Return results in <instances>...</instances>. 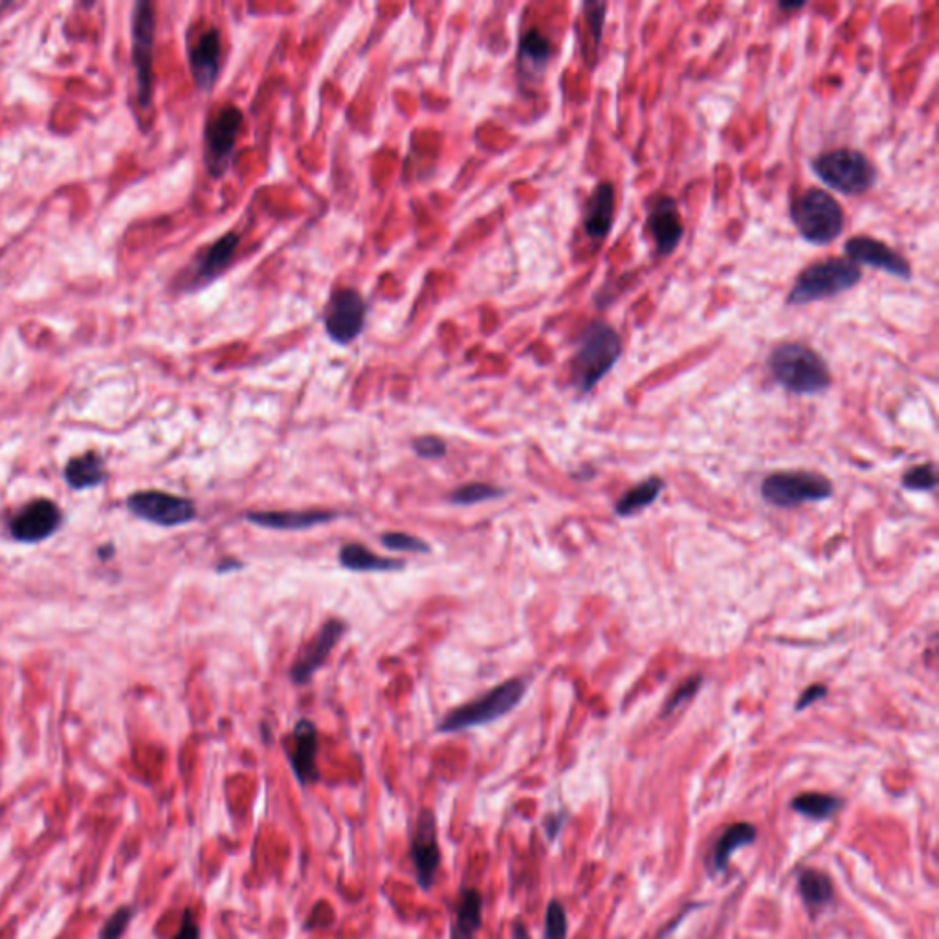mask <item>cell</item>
I'll return each instance as SVG.
<instances>
[{
  "instance_id": "34",
  "label": "cell",
  "mask_w": 939,
  "mask_h": 939,
  "mask_svg": "<svg viewBox=\"0 0 939 939\" xmlns=\"http://www.w3.org/2000/svg\"><path fill=\"white\" fill-rule=\"evenodd\" d=\"M567 916L560 901H550L545 914L544 939H566Z\"/></svg>"
},
{
  "instance_id": "15",
  "label": "cell",
  "mask_w": 939,
  "mask_h": 939,
  "mask_svg": "<svg viewBox=\"0 0 939 939\" xmlns=\"http://www.w3.org/2000/svg\"><path fill=\"white\" fill-rule=\"evenodd\" d=\"M646 230L650 233L659 255L668 257V255L674 254L683 241V235H685L683 217H681L680 206L674 198L662 195L648 206Z\"/></svg>"
},
{
  "instance_id": "28",
  "label": "cell",
  "mask_w": 939,
  "mask_h": 939,
  "mask_svg": "<svg viewBox=\"0 0 939 939\" xmlns=\"http://www.w3.org/2000/svg\"><path fill=\"white\" fill-rule=\"evenodd\" d=\"M841 800L824 792H803L791 802L792 810L800 815L810 816L813 821H826L838 811Z\"/></svg>"
},
{
  "instance_id": "5",
  "label": "cell",
  "mask_w": 939,
  "mask_h": 939,
  "mask_svg": "<svg viewBox=\"0 0 939 939\" xmlns=\"http://www.w3.org/2000/svg\"><path fill=\"white\" fill-rule=\"evenodd\" d=\"M816 178L841 195H865L878 184V167L857 149L841 148L822 153L811 162Z\"/></svg>"
},
{
  "instance_id": "29",
  "label": "cell",
  "mask_w": 939,
  "mask_h": 939,
  "mask_svg": "<svg viewBox=\"0 0 939 939\" xmlns=\"http://www.w3.org/2000/svg\"><path fill=\"white\" fill-rule=\"evenodd\" d=\"M521 62L532 72H542L550 59V43L540 30H529L520 43Z\"/></svg>"
},
{
  "instance_id": "26",
  "label": "cell",
  "mask_w": 939,
  "mask_h": 939,
  "mask_svg": "<svg viewBox=\"0 0 939 939\" xmlns=\"http://www.w3.org/2000/svg\"><path fill=\"white\" fill-rule=\"evenodd\" d=\"M662 488H664V482L661 477H648L646 482L639 483L637 487L629 488L628 492L624 494L615 507V512L623 518H628L640 510L648 509L661 496Z\"/></svg>"
},
{
  "instance_id": "12",
  "label": "cell",
  "mask_w": 939,
  "mask_h": 939,
  "mask_svg": "<svg viewBox=\"0 0 939 939\" xmlns=\"http://www.w3.org/2000/svg\"><path fill=\"white\" fill-rule=\"evenodd\" d=\"M844 254L846 259L851 260L855 265L868 266L879 273L889 274L894 278L911 281L912 266L897 250L890 248L889 244L879 241V239L870 237V235H857L844 243Z\"/></svg>"
},
{
  "instance_id": "8",
  "label": "cell",
  "mask_w": 939,
  "mask_h": 939,
  "mask_svg": "<svg viewBox=\"0 0 939 939\" xmlns=\"http://www.w3.org/2000/svg\"><path fill=\"white\" fill-rule=\"evenodd\" d=\"M156 18L148 0H138L132 10V65L137 70L138 105L151 107L153 102V54Z\"/></svg>"
},
{
  "instance_id": "4",
  "label": "cell",
  "mask_w": 939,
  "mask_h": 939,
  "mask_svg": "<svg viewBox=\"0 0 939 939\" xmlns=\"http://www.w3.org/2000/svg\"><path fill=\"white\" fill-rule=\"evenodd\" d=\"M526 688H529L526 681L520 680V677L503 681L501 685L494 686L492 691H488L487 694L464 703L461 707L447 714L441 723L437 724V732L453 734V732L498 721L499 718L512 712L523 702Z\"/></svg>"
},
{
  "instance_id": "36",
  "label": "cell",
  "mask_w": 939,
  "mask_h": 939,
  "mask_svg": "<svg viewBox=\"0 0 939 939\" xmlns=\"http://www.w3.org/2000/svg\"><path fill=\"white\" fill-rule=\"evenodd\" d=\"M586 21H588L589 30L593 34L594 46H599L602 30H604V21H606L607 4L604 2H588L586 7Z\"/></svg>"
},
{
  "instance_id": "41",
  "label": "cell",
  "mask_w": 939,
  "mask_h": 939,
  "mask_svg": "<svg viewBox=\"0 0 939 939\" xmlns=\"http://www.w3.org/2000/svg\"><path fill=\"white\" fill-rule=\"evenodd\" d=\"M512 939H531V934H529V930H526L523 923H514V927H512Z\"/></svg>"
},
{
  "instance_id": "24",
  "label": "cell",
  "mask_w": 939,
  "mask_h": 939,
  "mask_svg": "<svg viewBox=\"0 0 939 939\" xmlns=\"http://www.w3.org/2000/svg\"><path fill=\"white\" fill-rule=\"evenodd\" d=\"M105 463L96 452H86L80 457L70 459L65 468V479L74 490L100 487L105 482Z\"/></svg>"
},
{
  "instance_id": "22",
  "label": "cell",
  "mask_w": 939,
  "mask_h": 939,
  "mask_svg": "<svg viewBox=\"0 0 939 939\" xmlns=\"http://www.w3.org/2000/svg\"><path fill=\"white\" fill-rule=\"evenodd\" d=\"M338 561L347 571L391 572L406 569V561L374 555L362 544H347L338 553Z\"/></svg>"
},
{
  "instance_id": "23",
  "label": "cell",
  "mask_w": 939,
  "mask_h": 939,
  "mask_svg": "<svg viewBox=\"0 0 939 939\" xmlns=\"http://www.w3.org/2000/svg\"><path fill=\"white\" fill-rule=\"evenodd\" d=\"M483 925V895L476 889H464L450 928V939H476Z\"/></svg>"
},
{
  "instance_id": "30",
  "label": "cell",
  "mask_w": 939,
  "mask_h": 939,
  "mask_svg": "<svg viewBox=\"0 0 939 939\" xmlns=\"http://www.w3.org/2000/svg\"><path fill=\"white\" fill-rule=\"evenodd\" d=\"M503 488L496 487L492 483L474 482L455 488L448 496V501L459 505V507H470V505L485 503V501L503 498Z\"/></svg>"
},
{
  "instance_id": "1",
  "label": "cell",
  "mask_w": 939,
  "mask_h": 939,
  "mask_svg": "<svg viewBox=\"0 0 939 939\" xmlns=\"http://www.w3.org/2000/svg\"><path fill=\"white\" fill-rule=\"evenodd\" d=\"M767 368L776 384L795 395H822L832 387L826 360L800 341L776 346L767 358Z\"/></svg>"
},
{
  "instance_id": "7",
  "label": "cell",
  "mask_w": 939,
  "mask_h": 939,
  "mask_svg": "<svg viewBox=\"0 0 939 939\" xmlns=\"http://www.w3.org/2000/svg\"><path fill=\"white\" fill-rule=\"evenodd\" d=\"M760 490H762V498L773 507L792 509L798 505L816 503L832 498L833 483L826 476L815 472L789 470V472H776L765 477Z\"/></svg>"
},
{
  "instance_id": "40",
  "label": "cell",
  "mask_w": 939,
  "mask_h": 939,
  "mask_svg": "<svg viewBox=\"0 0 939 939\" xmlns=\"http://www.w3.org/2000/svg\"><path fill=\"white\" fill-rule=\"evenodd\" d=\"M243 567L244 564L241 560H235V558H224V560L217 564V572H219V575H227V572L241 571Z\"/></svg>"
},
{
  "instance_id": "20",
  "label": "cell",
  "mask_w": 939,
  "mask_h": 939,
  "mask_svg": "<svg viewBox=\"0 0 939 939\" xmlns=\"http://www.w3.org/2000/svg\"><path fill=\"white\" fill-rule=\"evenodd\" d=\"M221 45L219 30L211 28L198 35L195 45L189 48L193 80L200 91H210L211 86L216 85L221 70Z\"/></svg>"
},
{
  "instance_id": "16",
  "label": "cell",
  "mask_w": 939,
  "mask_h": 939,
  "mask_svg": "<svg viewBox=\"0 0 939 939\" xmlns=\"http://www.w3.org/2000/svg\"><path fill=\"white\" fill-rule=\"evenodd\" d=\"M61 525V510L50 499H35L13 515L10 532L21 544H39Z\"/></svg>"
},
{
  "instance_id": "38",
  "label": "cell",
  "mask_w": 939,
  "mask_h": 939,
  "mask_svg": "<svg viewBox=\"0 0 939 939\" xmlns=\"http://www.w3.org/2000/svg\"><path fill=\"white\" fill-rule=\"evenodd\" d=\"M827 694V686L821 685V683H816V685H811L802 692V696L798 699L797 710H803L805 707H811L813 703L821 702L824 699Z\"/></svg>"
},
{
  "instance_id": "14",
  "label": "cell",
  "mask_w": 939,
  "mask_h": 939,
  "mask_svg": "<svg viewBox=\"0 0 939 939\" xmlns=\"http://www.w3.org/2000/svg\"><path fill=\"white\" fill-rule=\"evenodd\" d=\"M346 629L347 624L340 618H331L323 624L316 637L301 648L300 656L290 668L292 683L306 685L312 680V675L316 674L317 670L325 664L328 656L340 642L341 635L346 634Z\"/></svg>"
},
{
  "instance_id": "18",
  "label": "cell",
  "mask_w": 939,
  "mask_h": 939,
  "mask_svg": "<svg viewBox=\"0 0 939 939\" xmlns=\"http://www.w3.org/2000/svg\"><path fill=\"white\" fill-rule=\"evenodd\" d=\"M334 510H250L244 520L252 525L273 531H306L312 526L327 525L338 518Z\"/></svg>"
},
{
  "instance_id": "21",
  "label": "cell",
  "mask_w": 939,
  "mask_h": 939,
  "mask_svg": "<svg viewBox=\"0 0 939 939\" xmlns=\"http://www.w3.org/2000/svg\"><path fill=\"white\" fill-rule=\"evenodd\" d=\"M615 221V189L610 182H600L589 195L583 210V232L593 241H604Z\"/></svg>"
},
{
  "instance_id": "33",
  "label": "cell",
  "mask_w": 939,
  "mask_h": 939,
  "mask_svg": "<svg viewBox=\"0 0 939 939\" xmlns=\"http://www.w3.org/2000/svg\"><path fill=\"white\" fill-rule=\"evenodd\" d=\"M135 917V908L132 906H119L118 911L114 912L113 916L108 917L102 930H100V939H121L127 932L130 921Z\"/></svg>"
},
{
  "instance_id": "19",
  "label": "cell",
  "mask_w": 939,
  "mask_h": 939,
  "mask_svg": "<svg viewBox=\"0 0 939 939\" xmlns=\"http://www.w3.org/2000/svg\"><path fill=\"white\" fill-rule=\"evenodd\" d=\"M292 745L289 751L290 767L301 786L306 787L317 781V729L311 719H300L292 730Z\"/></svg>"
},
{
  "instance_id": "31",
  "label": "cell",
  "mask_w": 939,
  "mask_h": 939,
  "mask_svg": "<svg viewBox=\"0 0 939 939\" xmlns=\"http://www.w3.org/2000/svg\"><path fill=\"white\" fill-rule=\"evenodd\" d=\"M903 487L912 492H932L938 488V470L936 464L925 463L908 470L903 476Z\"/></svg>"
},
{
  "instance_id": "35",
  "label": "cell",
  "mask_w": 939,
  "mask_h": 939,
  "mask_svg": "<svg viewBox=\"0 0 939 939\" xmlns=\"http://www.w3.org/2000/svg\"><path fill=\"white\" fill-rule=\"evenodd\" d=\"M411 448H414V452L419 455L420 459H426V461H437V459H442L448 453L447 442L442 441L441 437L437 436H420L411 442Z\"/></svg>"
},
{
  "instance_id": "2",
  "label": "cell",
  "mask_w": 939,
  "mask_h": 939,
  "mask_svg": "<svg viewBox=\"0 0 939 939\" xmlns=\"http://www.w3.org/2000/svg\"><path fill=\"white\" fill-rule=\"evenodd\" d=\"M623 355V340L617 331L604 322L586 327L572 358V384L578 393L588 395L599 385Z\"/></svg>"
},
{
  "instance_id": "42",
  "label": "cell",
  "mask_w": 939,
  "mask_h": 939,
  "mask_svg": "<svg viewBox=\"0 0 939 939\" xmlns=\"http://www.w3.org/2000/svg\"><path fill=\"white\" fill-rule=\"evenodd\" d=\"M805 7V2H798V4H792V2H780L781 10H787V12H795V10H802Z\"/></svg>"
},
{
  "instance_id": "10",
  "label": "cell",
  "mask_w": 939,
  "mask_h": 939,
  "mask_svg": "<svg viewBox=\"0 0 939 939\" xmlns=\"http://www.w3.org/2000/svg\"><path fill=\"white\" fill-rule=\"evenodd\" d=\"M241 125H243V113L235 105L222 107L208 119L205 140L206 165L210 175L221 176L222 173H227Z\"/></svg>"
},
{
  "instance_id": "37",
  "label": "cell",
  "mask_w": 939,
  "mask_h": 939,
  "mask_svg": "<svg viewBox=\"0 0 939 939\" xmlns=\"http://www.w3.org/2000/svg\"><path fill=\"white\" fill-rule=\"evenodd\" d=\"M702 675H696V677L686 681L685 685L681 686L680 691L675 692L674 696L668 699L666 707H664V716L675 712V708H680L681 705L691 702L692 697L696 696L697 691L702 688Z\"/></svg>"
},
{
  "instance_id": "39",
  "label": "cell",
  "mask_w": 939,
  "mask_h": 939,
  "mask_svg": "<svg viewBox=\"0 0 939 939\" xmlns=\"http://www.w3.org/2000/svg\"><path fill=\"white\" fill-rule=\"evenodd\" d=\"M173 939H200V930H198V925L193 919L192 908H187L184 912V917H182V925L178 928V932L173 936Z\"/></svg>"
},
{
  "instance_id": "6",
  "label": "cell",
  "mask_w": 939,
  "mask_h": 939,
  "mask_svg": "<svg viewBox=\"0 0 939 939\" xmlns=\"http://www.w3.org/2000/svg\"><path fill=\"white\" fill-rule=\"evenodd\" d=\"M791 221L803 241L827 246L844 232V210L837 198L822 189H808L792 202Z\"/></svg>"
},
{
  "instance_id": "17",
  "label": "cell",
  "mask_w": 939,
  "mask_h": 939,
  "mask_svg": "<svg viewBox=\"0 0 939 939\" xmlns=\"http://www.w3.org/2000/svg\"><path fill=\"white\" fill-rule=\"evenodd\" d=\"M239 246V237L235 233H227L224 237L219 239L211 244L210 248H206L202 254L197 255V259L193 260L187 268L186 276L182 279L184 290H200L205 289L206 285L216 281L230 263H232L235 250Z\"/></svg>"
},
{
  "instance_id": "25",
  "label": "cell",
  "mask_w": 939,
  "mask_h": 939,
  "mask_svg": "<svg viewBox=\"0 0 939 939\" xmlns=\"http://www.w3.org/2000/svg\"><path fill=\"white\" fill-rule=\"evenodd\" d=\"M756 827L749 822H738L734 826H730L727 832L719 837L718 843L712 849V866L716 871L727 870L729 866L730 855L734 854L735 849L753 844L756 841Z\"/></svg>"
},
{
  "instance_id": "13",
  "label": "cell",
  "mask_w": 939,
  "mask_h": 939,
  "mask_svg": "<svg viewBox=\"0 0 939 939\" xmlns=\"http://www.w3.org/2000/svg\"><path fill=\"white\" fill-rule=\"evenodd\" d=\"M411 860L417 884L422 890H430L436 883L437 871L442 862L437 816L431 810H422L417 816V827L411 841Z\"/></svg>"
},
{
  "instance_id": "11",
  "label": "cell",
  "mask_w": 939,
  "mask_h": 939,
  "mask_svg": "<svg viewBox=\"0 0 939 939\" xmlns=\"http://www.w3.org/2000/svg\"><path fill=\"white\" fill-rule=\"evenodd\" d=\"M368 305L355 289L336 290L325 309V328L336 344H351L362 333Z\"/></svg>"
},
{
  "instance_id": "32",
  "label": "cell",
  "mask_w": 939,
  "mask_h": 939,
  "mask_svg": "<svg viewBox=\"0 0 939 939\" xmlns=\"http://www.w3.org/2000/svg\"><path fill=\"white\" fill-rule=\"evenodd\" d=\"M380 544L384 545L385 549L404 550V553H419V555H430L431 547L425 540L406 534V532H384L380 536Z\"/></svg>"
},
{
  "instance_id": "27",
  "label": "cell",
  "mask_w": 939,
  "mask_h": 939,
  "mask_svg": "<svg viewBox=\"0 0 939 939\" xmlns=\"http://www.w3.org/2000/svg\"><path fill=\"white\" fill-rule=\"evenodd\" d=\"M798 889H800L803 903L810 906L811 911H816V908L827 905L833 900L832 881L822 871H803L802 876H800Z\"/></svg>"
},
{
  "instance_id": "3",
  "label": "cell",
  "mask_w": 939,
  "mask_h": 939,
  "mask_svg": "<svg viewBox=\"0 0 939 939\" xmlns=\"http://www.w3.org/2000/svg\"><path fill=\"white\" fill-rule=\"evenodd\" d=\"M862 279V270L849 259L832 257L808 266L798 276L787 295V305L803 306L816 301L832 300L855 289Z\"/></svg>"
},
{
  "instance_id": "9",
  "label": "cell",
  "mask_w": 939,
  "mask_h": 939,
  "mask_svg": "<svg viewBox=\"0 0 939 939\" xmlns=\"http://www.w3.org/2000/svg\"><path fill=\"white\" fill-rule=\"evenodd\" d=\"M132 514L160 526H181L197 518V509L192 499L173 496L162 490H142L127 499Z\"/></svg>"
}]
</instances>
